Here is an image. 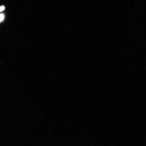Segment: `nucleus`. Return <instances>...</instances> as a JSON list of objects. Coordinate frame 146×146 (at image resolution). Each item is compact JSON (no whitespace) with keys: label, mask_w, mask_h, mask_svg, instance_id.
<instances>
[{"label":"nucleus","mask_w":146,"mask_h":146,"mask_svg":"<svg viewBox=\"0 0 146 146\" xmlns=\"http://www.w3.org/2000/svg\"><path fill=\"white\" fill-rule=\"evenodd\" d=\"M5 15L4 14H0V23L4 19Z\"/></svg>","instance_id":"nucleus-1"},{"label":"nucleus","mask_w":146,"mask_h":146,"mask_svg":"<svg viewBox=\"0 0 146 146\" xmlns=\"http://www.w3.org/2000/svg\"><path fill=\"white\" fill-rule=\"evenodd\" d=\"M5 7L4 6H3V5L0 6V12L3 11L5 10Z\"/></svg>","instance_id":"nucleus-2"}]
</instances>
